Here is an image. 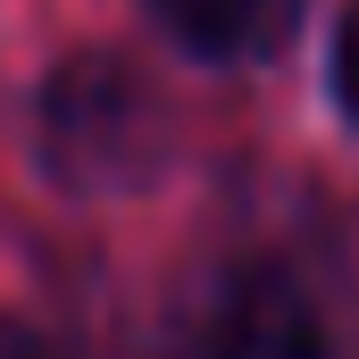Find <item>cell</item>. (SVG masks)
I'll return each instance as SVG.
<instances>
[{
  "instance_id": "6da1fadb",
  "label": "cell",
  "mask_w": 359,
  "mask_h": 359,
  "mask_svg": "<svg viewBox=\"0 0 359 359\" xmlns=\"http://www.w3.org/2000/svg\"><path fill=\"white\" fill-rule=\"evenodd\" d=\"M42 159L67 184H126L159 159V109L126 59H67L42 84Z\"/></svg>"
},
{
  "instance_id": "7a4b0ae2",
  "label": "cell",
  "mask_w": 359,
  "mask_h": 359,
  "mask_svg": "<svg viewBox=\"0 0 359 359\" xmlns=\"http://www.w3.org/2000/svg\"><path fill=\"white\" fill-rule=\"evenodd\" d=\"M168 359H343L318 292L284 268H226L184 309Z\"/></svg>"
},
{
  "instance_id": "3957f363",
  "label": "cell",
  "mask_w": 359,
  "mask_h": 359,
  "mask_svg": "<svg viewBox=\"0 0 359 359\" xmlns=\"http://www.w3.org/2000/svg\"><path fill=\"white\" fill-rule=\"evenodd\" d=\"M142 8L192 59H209V67H259V59H276L292 42V25H301L309 0H142Z\"/></svg>"
},
{
  "instance_id": "277c9868",
  "label": "cell",
  "mask_w": 359,
  "mask_h": 359,
  "mask_svg": "<svg viewBox=\"0 0 359 359\" xmlns=\"http://www.w3.org/2000/svg\"><path fill=\"white\" fill-rule=\"evenodd\" d=\"M326 76H334V109L359 126V0L343 8V25H334V59H326Z\"/></svg>"
},
{
  "instance_id": "5b68a950",
  "label": "cell",
  "mask_w": 359,
  "mask_h": 359,
  "mask_svg": "<svg viewBox=\"0 0 359 359\" xmlns=\"http://www.w3.org/2000/svg\"><path fill=\"white\" fill-rule=\"evenodd\" d=\"M0 359H50V351H42V334H34V326L0 318Z\"/></svg>"
}]
</instances>
